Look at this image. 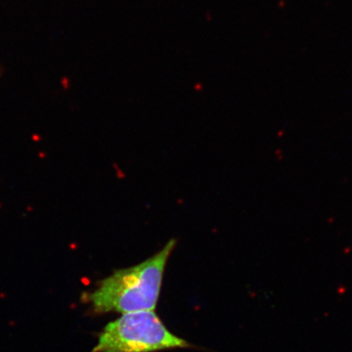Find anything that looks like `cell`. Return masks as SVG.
Returning <instances> with one entry per match:
<instances>
[{
  "mask_svg": "<svg viewBox=\"0 0 352 352\" xmlns=\"http://www.w3.org/2000/svg\"><path fill=\"white\" fill-rule=\"evenodd\" d=\"M175 246L176 240L171 239L143 262L115 270L99 282L95 289L85 293L82 299L98 314L155 311L166 264Z\"/></svg>",
  "mask_w": 352,
  "mask_h": 352,
  "instance_id": "1",
  "label": "cell"
},
{
  "mask_svg": "<svg viewBox=\"0 0 352 352\" xmlns=\"http://www.w3.org/2000/svg\"><path fill=\"white\" fill-rule=\"evenodd\" d=\"M190 344L168 331L155 311L122 314L98 337L93 352H157Z\"/></svg>",
  "mask_w": 352,
  "mask_h": 352,
  "instance_id": "2",
  "label": "cell"
}]
</instances>
